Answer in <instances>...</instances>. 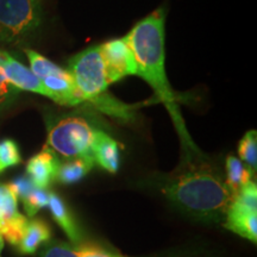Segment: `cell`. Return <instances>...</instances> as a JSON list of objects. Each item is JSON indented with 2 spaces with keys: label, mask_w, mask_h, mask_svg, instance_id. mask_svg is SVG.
Segmentation results:
<instances>
[{
  "label": "cell",
  "mask_w": 257,
  "mask_h": 257,
  "mask_svg": "<svg viewBox=\"0 0 257 257\" xmlns=\"http://www.w3.org/2000/svg\"><path fill=\"white\" fill-rule=\"evenodd\" d=\"M161 191L176 208L201 221H220L233 199L223 178L206 165L187 166L167 176Z\"/></svg>",
  "instance_id": "1"
},
{
  "label": "cell",
  "mask_w": 257,
  "mask_h": 257,
  "mask_svg": "<svg viewBox=\"0 0 257 257\" xmlns=\"http://www.w3.org/2000/svg\"><path fill=\"white\" fill-rule=\"evenodd\" d=\"M165 22L166 11L161 8L138 22L125 38L136 61V75L155 89L161 101L168 106L173 118L180 123L176 96L170 88L165 70Z\"/></svg>",
  "instance_id": "2"
},
{
  "label": "cell",
  "mask_w": 257,
  "mask_h": 257,
  "mask_svg": "<svg viewBox=\"0 0 257 257\" xmlns=\"http://www.w3.org/2000/svg\"><path fill=\"white\" fill-rule=\"evenodd\" d=\"M42 21V0H0V50L30 40Z\"/></svg>",
  "instance_id": "3"
},
{
  "label": "cell",
  "mask_w": 257,
  "mask_h": 257,
  "mask_svg": "<svg viewBox=\"0 0 257 257\" xmlns=\"http://www.w3.org/2000/svg\"><path fill=\"white\" fill-rule=\"evenodd\" d=\"M94 127L81 115L67 114L48 121L47 147L68 159L92 156Z\"/></svg>",
  "instance_id": "4"
},
{
  "label": "cell",
  "mask_w": 257,
  "mask_h": 257,
  "mask_svg": "<svg viewBox=\"0 0 257 257\" xmlns=\"http://www.w3.org/2000/svg\"><path fill=\"white\" fill-rule=\"evenodd\" d=\"M69 74L72 75L76 95L80 101H88L96 106L107 95L108 81L100 48L91 47L70 60Z\"/></svg>",
  "instance_id": "5"
},
{
  "label": "cell",
  "mask_w": 257,
  "mask_h": 257,
  "mask_svg": "<svg viewBox=\"0 0 257 257\" xmlns=\"http://www.w3.org/2000/svg\"><path fill=\"white\" fill-rule=\"evenodd\" d=\"M99 48L105 63L108 85L117 82L124 76L136 75V61L126 38L106 42Z\"/></svg>",
  "instance_id": "6"
},
{
  "label": "cell",
  "mask_w": 257,
  "mask_h": 257,
  "mask_svg": "<svg viewBox=\"0 0 257 257\" xmlns=\"http://www.w3.org/2000/svg\"><path fill=\"white\" fill-rule=\"evenodd\" d=\"M2 73L8 82L11 83L18 91L34 92L51 99L50 92L44 87L41 80L28 67L14 59L9 53H6L2 62Z\"/></svg>",
  "instance_id": "7"
},
{
  "label": "cell",
  "mask_w": 257,
  "mask_h": 257,
  "mask_svg": "<svg viewBox=\"0 0 257 257\" xmlns=\"http://www.w3.org/2000/svg\"><path fill=\"white\" fill-rule=\"evenodd\" d=\"M60 161L50 148L46 147L41 153L29 160L27 174L32 185L38 189H47L56 180Z\"/></svg>",
  "instance_id": "8"
},
{
  "label": "cell",
  "mask_w": 257,
  "mask_h": 257,
  "mask_svg": "<svg viewBox=\"0 0 257 257\" xmlns=\"http://www.w3.org/2000/svg\"><path fill=\"white\" fill-rule=\"evenodd\" d=\"M224 226L250 242H257V211L231 202L225 214Z\"/></svg>",
  "instance_id": "9"
},
{
  "label": "cell",
  "mask_w": 257,
  "mask_h": 257,
  "mask_svg": "<svg viewBox=\"0 0 257 257\" xmlns=\"http://www.w3.org/2000/svg\"><path fill=\"white\" fill-rule=\"evenodd\" d=\"M92 157L99 167L108 173L119 168V147L113 138L101 130H95L92 144Z\"/></svg>",
  "instance_id": "10"
},
{
  "label": "cell",
  "mask_w": 257,
  "mask_h": 257,
  "mask_svg": "<svg viewBox=\"0 0 257 257\" xmlns=\"http://www.w3.org/2000/svg\"><path fill=\"white\" fill-rule=\"evenodd\" d=\"M48 207L53 214V218L55 219L60 227L67 234L70 243H73L75 246L81 245L82 234L80 232L76 221L74 219L69 208L64 204V201L55 193H49V202Z\"/></svg>",
  "instance_id": "11"
},
{
  "label": "cell",
  "mask_w": 257,
  "mask_h": 257,
  "mask_svg": "<svg viewBox=\"0 0 257 257\" xmlns=\"http://www.w3.org/2000/svg\"><path fill=\"white\" fill-rule=\"evenodd\" d=\"M51 238L50 226L46 221L35 218L28 221L27 229L23 234L21 243L18 244L19 252L23 255H32L40 249L44 243L49 242Z\"/></svg>",
  "instance_id": "12"
},
{
  "label": "cell",
  "mask_w": 257,
  "mask_h": 257,
  "mask_svg": "<svg viewBox=\"0 0 257 257\" xmlns=\"http://www.w3.org/2000/svg\"><path fill=\"white\" fill-rule=\"evenodd\" d=\"M93 166H94V160L92 156L68 159L66 162L60 163L56 180H59L63 185L75 184L91 172Z\"/></svg>",
  "instance_id": "13"
},
{
  "label": "cell",
  "mask_w": 257,
  "mask_h": 257,
  "mask_svg": "<svg viewBox=\"0 0 257 257\" xmlns=\"http://www.w3.org/2000/svg\"><path fill=\"white\" fill-rule=\"evenodd\" d=\"M252 172L239 159L229 156L226 159V180L225 184L231 189L233 195L244 185L251 181Z\"/></svg>",
  "instance_id": "14"
},
{
  "label": "cell",
  "mask_w": 257,
  "mask_h": 257,
  "mask_svg": "<svg viewBox=\"0 0 257 257\" xmlns=\"http://www.w3.org/2000/svg\"><path fill=\"white\" fill-rule=\"evenodd\" d=\"M28 219L23 214H17L11 220L6 221L0 226V233H2L3 238H5L11 245L18 246L21 243L23 234L25 232L28 225Z\"/></svg>",
  "instance_id": "15"
},
{
  "label": "cell",
  "mask_w": 257,
  "mask_h": 257,
  "mask_svg": "<svg viewBox=\"0 0 257 257\" xmlns=\"http://www.w3.org/2000/svg\"><path fill=\"white\" fill-rule=\"evenodd\" d=\"M238 154L245 166L251 172H255L257 167V133L255 130L246 133L245 136L240 140Z\"/></svg>",
  "instance_id": "16"
},
{
  "label": "cell",
  "mask_w": 257,
  "mask_h": 257,
  "mask_svg": "<svg viewBox=\"0 0 257 257\" xmlns=\"http://www.w3.org/2000/svg\"><path fill=\"white\" fill-rule=\"evenodd\" d=\"M18 199L8 185H0V226L15 218L18 212Z\"/></svg>",
  "instance_id": "17"
},
{
  "label": "cell",
  "mask_w": 257,
  "mask_h": 257,
  "mask_svg": "<svg viewBox=\"0 0 257 257\" xmlns=\"http://www.w3.org/2000/svg\"><path fill=\"white\" fill-rule=\"evenodd\" d=\"M6 53L8 51L0 50V114L8 111L17 101L19 92H21L16 87H14L11 83H9L8 80L5 79V76L2 73V62L4 60Z\"/></svg>",
  "instance_id": "18"
},
{
  "label": "cell",
  "mask_w": 257,
  "mask_h": 257,
  "mask_svg": "<svg viewBox=\"0 0 257 257\" xmlns=\"http://www.w3.org/2000/svg\"><path fill=\"white\" fill-rule=\"evenodd\" d=\"M22 162L21 152L17 143L12 140L0 141V173Z\"/></svg>",
  "instance_id": "19"
},
{
  "label": "cell",
  "mask_w": 257,
  "mask_h": 257,
  "mask_svg": "<svg viewBox=\"0 0 257 257\" xmlns=\"http://www.w3.org/2000/svg\"><path fill=\"white\" fill-rule=\"evenodd\" d=\"M24 210L28 217L36 216L37 212L41 211L42 208L48 207V202H49V193L46 189H38L34 188L30 194L23 200Z\"/></svg>",
  "instance_id": "20"
},
{
  "label": "cell",
  "mask_w": 257,
  "mask_h": 257,
  "mask_svg": "<svg viewBox=\"0 0 257 257\" xmlns=\"http://www.w3.org/2000/svg\"><path fill=\"white\" fill-rule=\"evenodd\" d=\"M81 245L75 246L66 242H54L47 245L41 257H81Z\"/></svg>",
  "instance_id": "21"
},
{
  "label": "cell",
  "mask_w": 257,
  "mask_h": 257,
  "mask_svg": "<svg viewBox=\"0 0 257 257\" xmlns=\"http://www.w3.org/2000/svg\"><path fill=\"white\" fill-rule=\"evenodd\" d=\"M82 256L81 257H127L121 253L113 252L111 250H106L101 246L96 245H81ZM163 257H210L205 255H197V253H185V255H170Z\"/></svg>",
  "instance_id": "22"
},
{
  "label": "cell",
  "mask_w": 257,
  "mask_h": 257,
  "mask_svg": "<svg viewBox=\"0 0 257 257\" xmlns=\"http://www.w3.org/2000/svg\"><path fill=\"white\" fill-rule=\"evenodd\" d=\"M9 188L11 189L12 193L17 197V199H21L23 200L24 198H27L29 194L32 192V189L36 188L32 182L30 181V179L28 176H21V178L15 179L14 181H11L10 184H8Z\"/></svg>",
  "instance_id": "23"
}]
</instances>
